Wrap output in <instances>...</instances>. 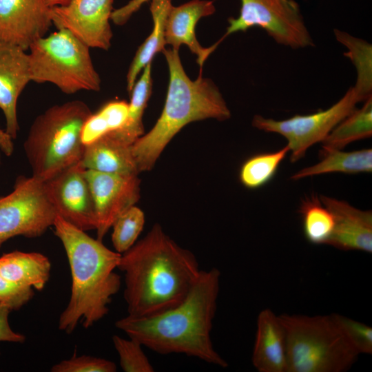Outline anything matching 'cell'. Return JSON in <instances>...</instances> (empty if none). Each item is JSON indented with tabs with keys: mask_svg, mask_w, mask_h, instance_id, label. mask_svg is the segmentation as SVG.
<instances>
[{
	"mask_svg": "<svg viewBox=\"0 0 372 372\" xmlns=\"http://www.w3.org/2000/svg\"><path fill=\"white\" fill-rule=\"evenodd\" d=\"M92 113L85 103L74 100L53 105L36 117L23 143L32 176L45 181L81 162L85 149L81 131Z\"/></svg>",
	"mask_w": 372,
	"mask_h": 372,
	"instance_id": "cell-5",
	"label": "cell"
},
{
	"mask_svg": "<svg viewBox=\"0 0 372 372\" xmlns=\"http://www.w3.org/2000/svg\"><path fill=\"white\" fill-rule=\"evenodd\" d=\"M53 227L65 251L72 276L70 298L58 323L59 330L70 334L80 322L87 329L108 313V305L121 285L114 271L121 254L59 216Z\"/></svg>",
	"mask_w": 372,
	"mask_h": 372,
	"instance_id": "cell-3",
	"label": "cell"
},
{
	"mask_svg": "<svg viewBox=\"0 0 372 372\" xmlns=\"http://www.w3.org/2000/svg\"><path fill=\"white\" fill-rule=\"evenodd\" d=\"M28 50L31 81L52 83L67 94L100 90L101 80L90 48L68 30L41 37Z\"/></svg>",
	"mask_w": 372,
	"mask_h": 372,
	"instance_id": "cell-7",
	"label": "cell"
},
{
	"mask_svg": "<svg viewBox=\"0 0 372 372\" xmlns=\"http://www.w3.org/2000/svg\"><path fill=\"white\" fill-rule=\"evenodd\" d=\"M34 294L32 288L19 286L0 274V304L7 306L11 311L19 310Z\"/></svg>",
	"mask_w": 372,
	"mask_h": 372,
	"instance_id": "cell-33",
	"label": "cell"
},
{
	"mask_svg": "<svg viewBox=\"0 0 372 372\" xmlns=\"http://www.w3.org/2000/svg\"><path fill=\"white\" fill-rule=\"evenodd\" d=\"M46 0H0V41L25 50L52 25Z\"/></svg>",
	"mask_w": 372,
	"mask_h": 372,
	"instance_id": "cell-14",
	"label": "cell"
},
{
	"mask_svg": "<svg viewBox=\"0 0 372 372\" xmlns=\"http://www.w3.org/2000/svg\"><path fill=\"white\" fill-rule=\"evenodd\" d=\"M171 0H152L150 12L154 27L151 34L140 45L127 74V90L130 94L137 76L144 68L152 63L155 54L163 52L165 46V26Z\"/></svg>",
	"mask_w": 372,
	"mask_h": 372,
	"instance_id": "cell-21",
	"label": "cell"
},
{
	"mask_svg": "<svg viewBox=\"0 0 372 372\" xmlns=\"http://www.w3.org/2000/svg\"><path fill=\"white\" fill-rule=\"evenodd\" d=\"M321 161L310 167L303 168L291 179H299L331 172L348 174L369 173L372 171V149H364L344 152L342 150L320 151Z\"/></svg>",
	"mask_w": 372,
	"mask_h": 372,
	"instance_id": "cell-22",
	"label": "cell"
},
{
	"mask_svg": "<svg viewBox=\"0 0 372 372\" xmlns=\"http://www.w3.org/2000/svg\"><path fill=\"white\" fill-rule=\"evenodd\" d=\"M96 219L97 239L101 240L116 218L140 198L137 174L123 175L85 169Z\"/></svg>",
	"mask_w": 372,
	"mask_h": 372,
	"instance_id": "cell-13",
	"label": "cell"
},
{
	"mask_svg": "<svg viewBox=\"0 0 372 372\" xmlns=\"http://www.w3.org/2000/svg\"><path fill=\"white\" fill-rule=\"evenodd\" d=\"M50 271L49 258L41 253L14 251L0 257V274L19 286L41 291Z\"/></svg>",
	"mask_w": 372,
	"mask_h": 372,
	"instance_id": "cell-20",
	"label": "cell"
},
{
	"mask_svg": "<svg viewBox=\"0 0 372 372\" xmlns=\"http://www.w3.org/2000/svg\"><path fill=\"white\" fill-rule=\"evenodd\" d=\"M333 32L336 40L347 49L344 55L351 60L357 72L353 87L362 101H364L372 93V45L345 31L334 29Z\"/></svg>",
	"mask_w": 372,
	"mask_h": 372,
	"instance_id": "cell-25",
	"label": "cell"
},
{
	"mask_svg": "<svg viewBox=\"0 0 372 372\" xmlns=\"http://www.w3.org/2000/svg\"><path fill=\"white\" fill-rule=\"evenodd\" d=\"M114 0H69L51 8L52 23L70 32L90 48L107 50L113 36L110 21Z\"/></svg>",
	"mask_w": 372,
	"mask_h": 372,
	"instance_id": "cell-12",
	"label": "cell"
},
{
	"mask_svg": "<svg viewBox=\"0 0 372 372\" xmlns=\"http://www.w3.org/2000/svg\"><path fill=\"white\" fill-rule=\"evenodd\" d=\"M57 216L43 181L19 176L12 192L0 197V247L11 238H37L53 226Z\"/></svg>",
	"mask_w": 372,
	"mask_h": 372,
	"instance_id": "cell-9",
	"label": "cell"
},
{
	"mask_svg": "<svg viewBox=\"0 0 372 372\" xmlns=\"http://www.w3.org/2000/svg\"><path fill=\"white\" fill-rule=\"evenodd\" d=\"M23 48L0 41V109L6 118V132L17 138L19 125L17 101L30 80L29 55Z\"/></svg>",
	"mask_w": 372,
	"mask_h": 372,
	"instance_id": "cell-15",
	"label": "cell"
},
{
	"mask_svg": "<svg viewBox=\"0 0 372 372\" xmlns=\"http://www.w3.org/2000/svg\"><path fill=\"white\" fill-rule=\"evenodd\" d=\"M298 212L307 240L313 245H327L334 228V218L320 198L316 194L305 197Z\"/></svg>",
	"mask_w": 372,
	"mask_h": 372,
	"instance_id": "cell-26",
	"label": "cell"
},
{
	"mask_svg": "<svg viewBox=\"0 0 372 372\" xmlns=\"http://www.w3.org/2000/svg\"><path fill=\"white\" fill-rule=\"evenodd\" d=\"M287 340V372H344L360 354L335 313L313 316L281 314Z\"/></svg>",
	"mask_w": 372,
	"mask_h": 372,
	"instance_id": "cell-6",
	"label": "cell"
},
{
	"mask_svg": "<svg viewBox=\"0 0 372 372\" xmlns=\"http://www.w3.org/2000/svg\"><path fill=\"white\" fill-rule=\"evenodd\" d=\"M124 299L129 316H151L180 304L201 269L194 254L179 246L159 224L121 254Z\"/></svg>",
	"mask_w": 372,
	"mask_h": 372,
	"instance_id": "cell-1",
	"label": "cell"
},
{
	"mask_svg": "<svg viewBox=\"0 0 372 372\" xmlns=\"http://www.w3.org/2000/svg\"><path fill=\"white\" fill-rule=\"evenodd\" d=\"M85 169L72 165L43 181L47 195L57 216L87 231L95 230L96 219Z\"/></svg>",
	"mask_w": 372,
	"mask_h": 372,
	"instance_id": "cell-11",
	"label": "cell"
},
{
	"mask_svg": "<svg viewBox=\"0 0 372 372\" xmlns=\"http://www.w3.org/2000/svg\"><path fill=\"white\" fill-rule=\"evenodd\" d=\"M131 146L107 134L85 145L80 163L85 169L107 174L138 175L139 172Z\"/></svg>",
	"mask_w": 372,
	"mask_h": 372,
	"instance_id": "cell-19",
	"label": "cell"
},
{
	"mask_svg": "<svg viewBox=\"0 0 372 372\" xmlns=\"http://www.w3.org/2000/svg\"><path fill=\"white\" fill-rule=\"evenodd\" d=\"M336 318L351 344L360 354H372V328L361 322L335 313Z\"/></svg>",
	"mask_w": 372,
	"mask_h": 372,
	"instance_id": "cell-32",
	"label": "cell"
},
{
	"mask_svg": "<svg viewBox=\"0 0 372 372\" xmlns=\"http://www.w3.org/2000/svg\"><path fill=\"white\" fill-rule=\"evenodd\" d=\"M220 279L216 268L201 270L180 304L151 316L127 315L115 326L157 353H183L226 368L227 362L214 349L211 339Z\"/></svg>",
	"mask_w": 372,
	"mask_h": 372,
	"instance_id": "cell-2",
	"label": "cell"
},
{
	"mask_svg": "<svg viewBox=\"0 0 372 372\" xmlns=\"http://www.w3.org/2000/svg\"><path fill=\"white\" fill-rule=\"evenodd\" d=\"M114 362L90 355L76 356L62 360L51 368L52 372H115Z\"/></svg>",
	"mask_w": 372,
	"mask_h": 372,
	"instance_id": "cell-31",
	"label": "cell"
},
{
	"mask_svg": "<svg viewBox=\"0 0 372 372\" xmlns=\"http://www.w3.org/2000/svg\"><path fill=\"white\" fill-rule=\"evenodd\" d=\"M14 146L13 139L7 134L6 131L0 129V164L1 153L7 156H10L14 152Z\"/></svg>",
	"mask_w": 372,
	"mask_h": 372,
	"instance_id": "cell-36",
	"label": "cell"
},
{
	"mask_svg": "<svg viewBox=\"0 0 372 372\" xmlns=\"http://www.w3.org/2000/svg\"><path fill=\"white\" fill-rule=\"evenodd\" d=\"M372 135V96L340 122L322 141L320 151L342 150L349 143Z\"/></svg>",
	"mask_w": 372,
	"mask_h": 372,
	"instance_id": "cell-23",
	"label": "cell"
},
{
	"mask_svg": "<svg viewBox=\"0 0 372 372\" xmlns=\"http://www.w3.org/2000/svg\"><path fill=\"white\" fill-rule=\"evenodd\" d=\"M289 152L287 145L272 152H262L247 158L242 165L239 178L247 188L256 189L268 184Z\"/></svg>",
	"mask_w": 372,
	"mask_h": 372,
	"instance_id": "cell-28",
	"label": "cell"
},
{
	"mask_svg": "<svg viewBox=\"0 0 372 372\" xmlns=\"http://www.w3.org/2000/svg\"><path fill=\"white\" fill-rule=\"evenodd\" d=\"M362 102L353 87L335 104L325 110L307 114H296L281 121L255 115L252 125L266 132L277 133L287 141L290 161L296 162L304 156L313 145L322 142L331 131Z\"/></svg>",
	"mask_w": 372,
	"mask_h": 372,
	"instance_id": "cell-10",
	"label": "cell"
},
{
	"mask_svg": "<svg viewBox=\"0 0 372 372\" xmlns=\"http://www.w3.org/2000/svg\"><path fill=\"white\" fill-rule=\"evenodd\" d=\"M251 362L258 372H287V340L279 316L270 309L258 315Z\"/></svg>",
	"mask_w": 372,
	"mask_h": 372,
	"instance_id": "cell-18",
	"label": "cell"
},
{
	"mask_svg": "<svg viewBox=\"0 0 372 372\" xmlns=\"http://www.w3.org/2000/svg\"><path fill=\"white\" fill-rule=\"evenodd\" d=\"M112 342L119 356L120 365L125 372H152L154 367L144 353L138 340L125 339L117 335L112 336Z\"/></svg>",
	"mask_w": 372,
	"mask_h": 372,
	"instance_id": "cell-30",
	"label": "cell"
},
{
	"mask_svg": "<svg viewBox=\"0 0 372 372\" xmlns=\"http://www.w3.org/2000/svg\"><path fill=\"white\" fill-rule=\"evenodd\" d=\"M321 203L332 214L334 228L328 245L344 251L372 253V212L344 200L320 195Z\"/></svg>",
	"mask_w": 372,
	"mask_h": 372,
	"instance_id": "cell-16",
	"label": "cell"
},
{
	"mask_svg": "<svg viewBox=\"0 0 372 372\" xmlns=\"http://www.w3.org/2000/svg\"><path fill=\"white\" fill-rule=\"evenodd\" d=\"M215 11L213 1L207 0H192L178 6H172L165 21V44L178 50L181 45H186L196 54L197 63L202 68L223 38L205 48L197 40L196 26L201 18L210 16Z\"/></svg>",
	"mask_w": 372,
	"mask_h": 372,
	"instance_id": "cell-17",
	"label": "cell"
},
{
	"mask_svg": "<svg viewBox=\"0 0 372 372\" xmlns=\"http://www.w3.org/2000/svg\"><path fill=\"white\" fill-rule=\"evenodd\" d=\"M145 224L143 211L135 205L121 214L112 227V242L116 252L122 254L135 243Z\"/></svg>",
	"mask_w": 372,
	"mask_h": 372,
	"instance_id": "cell-29",
	"label": "cell"
},
{
	"mask_svg": "<svg viewBox=\"0 0 372 372\" xmlns=\"http://www.w3.org/2000/svg\"><path fill=\"white\" fill-rule=\"evenodd\" d=\"M129 112V103L125 101L107 103L96 112L92 113L81 131V141L89 145L102 136L117 130L125 123Z\"/></svg>",
	"mask_w": 372,
	"mask_h": 372,
	"instance_id": "cell-27",
	"label": "cell"
},
{
	"mask_svg": "<svg viewBox=\"0 0 372 372\" xmlns=\"http://www.w3.org/2000/svg\"><path fill=\"white\" fill-rule=\"evenodd\" d=\"M149 0H130L123 6L114 9L111 14V21L117 25H123L130 17Z\"/></svg>",
	"mask_w": 372,
	"mask_h": 372,
	"instance_id": "cell-35",
	"label": "cell"
},
{
	"mask_svg": "<svg viewBox=\"0 0 372 372\" xmlns=\"http://www.w3.org/2000/svg\"><path fill=\"white\" fill-rule=\"evenodd\" d=\"M169 69V85L162 113L152 129L131 146L138 170L149 171L174 136L191 122L214 118L225 121L231 112L215 83L200 74L192 80L174 48L162 52Z\"/></svg>",
	"mask_w": 372,
	"mask_h": 372,
	"instance_id": "cell-4",
	"label": "cell"
},
{
	"mask_svg": "<svg viewBox=\"0 0 372 372\" xmlns=\"http://www.w3.org/2000/svg\"><path fill=\"white\" fill-rule=\"evenodd\" d=\"M46 1L50 7H53L65 4L69 1V0H46Z\"/></svg>",
	"mask_w": 372,
	"mask_h": 372,
	"instance_id": "cell-37",
	"label": "cell"
},
{
	"mask_svg": "<svg viewBox=\"0 0 372 372\" xmlns=\"http://www.w3.org/2000/svg\"><path fill=\"white\" fill-rule=\"evenodd\" d=\"M10 311L7 306L0 304V342L23 343L25 336L14 331L10 326L8 316Z\"/></svg>",
	"mask_w": 372,
	"mask_h": 372,
	"instance_id": "cell-34",
	"label": "cell"
},
{
	"mask_svg": "<svg viewBox=\"0 0 372 372\" xmlns=\"http://www.w3.org/2000/svg\"><path fill=\"white\" fill-rule=\"evenodd\" d=\"M239 15L228 19L223 38L259 27L278 44L292 49L313 47V40L295 0H240Z\"/></svg>",
	"mask_w": 372,
	"mask_h": 372,
	"instance_id": "cell-8",
	"label": "cell"
},
{
	"mask_svg": "<svg viewBox=\"0 0 372 372\" xmlns=\"http://www.w3.org/2000/svg\"><path fill=\"white\" fill-rule=\"evenodd\" d=\"M152 63L143 70L131 92L127 121L120 129L110 134L123 143L132 145L144 134L143 116L152 93Z\"/></svg>",
	"mask_w": 372,
	"mask_h": 372,
	"instance_id": "cell-24",
	"label": "cell"
}]
</instances>
